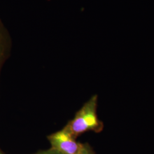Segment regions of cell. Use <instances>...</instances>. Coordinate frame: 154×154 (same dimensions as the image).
<instances>
[{
    "mask_svg": "<svg viewBox=\"0 0 154 154\" xmlns=\"http://www.w3.org/2000/svg\"><path fill=\"white\" fill-rule=\"evenodd\" d=\"M98 96L94 95L79 110L75 117L66 126L77 138L85 132H101L103 129V123L98 119L97 113Z\"/></svg>",
    "mask_w": 154,
    "mask_h": 154,
    "instance_id": "cell-1",
    "label": "cell"
},
{
    "mask_svg": "<svg viewBox=\"0 0 154 154\" xmlns=\"http://www.w3.org/2000/svg\"><path fill=\"white\" fill-rule=\"evenodd\" d=\"M66 126L62 130L48 137L51 148L63 154H76L82 146Z\"/></svg>",
    "mask_w": 154,
    "mask_h": 154,
    "instance_id": "cell-2",
    "label": "cell"
},
{
    "mask_svg": "<svg viewBox=\"0 0 154 154\" xmlns=\"http://www.w3.org/2000/svg\"><path fill=\"white\" fill-rule=\"evenodd\" d=\"M12 38L8 28L0 18V75L2 67L11 56Z\"/></svg>",
    "mask_w": 154,
    "mask_h": 154,
    "instance_id": "cell-3",
    "label": "cell"
},
{
    "mask_svg": "<svg viewBox=\"0 0 154 154\" xmlns=\"http://www.w3.org/2000/svg\"><path fill=\"white\" fill-rule=\"evenodd\" d=\"M76 154H94V152L88 144H82L81 149Z\"/></svg>",
    "mask_w": 154,
    "mask_h": 154,
    "instance_id": "cell-4",
    "label": "cell"
},
{
    "mask_svg": "<svg viewBox=\"0 0 154 154\" xmlns=\"http://www.w3.org/2000/svg\"><path fill=\"white\" fill-rule=\"evenodd\" d=\"M35 154H63L57 151V150H55L54 149H46V150H43V151H38V152H37Z\"/></svg>",
    "mask_w": 154,
    "mask_h": 154,
    "instance_id": "cell-5",
    "label": "cell"
},
{
    "mask_svg": "<svg viewBox=\"0 0 154 154\" xmlns=\"http://www.w3.org/2000/svg\"><path fill=\"white\" fill-rule=\"evenodd\" d=\"M0 154H5V153L2 151V150L0 148Z\"/></svg>",
    "mask_w": 154,
    "mask_h": 154,
    "instance_id": "cell-6",
    "label": "cell"
}]
</instances>
